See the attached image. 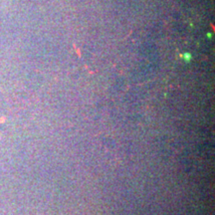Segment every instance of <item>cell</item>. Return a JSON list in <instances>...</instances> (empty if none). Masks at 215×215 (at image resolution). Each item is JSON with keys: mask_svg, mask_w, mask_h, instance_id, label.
<instances>
[{"mask_svg": "<svg viewBox=\"0 0 215 215\" xmlns=\"http://www.w3.org/2000/svg\"><path fill=\"white\" fill-rule=\"evenodd\" d=\"M183 57H184V59H185L187 62H189V61L191 60V55H190V54H187V53H186V54L183 55Z\"/></svg>", "mask_w": 215, "mask_h": 215, "instance_id": "obj_1", "label": "cell"}]
</instances>
